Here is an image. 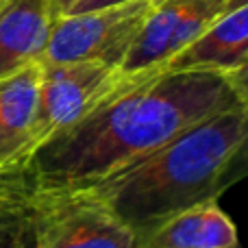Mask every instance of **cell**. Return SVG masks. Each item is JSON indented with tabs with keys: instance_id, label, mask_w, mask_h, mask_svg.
<instances>
[{
	"instance_id": "10",
	"label": "cell",
	"mask_w": 248,
	"mask_h": 248,
	"mask_svg": "<svg viewBox=\"0 0 248 248\" xmlns=\"http://www.w3.org/2000/svg\"><path fill=\"white\" fill-rule=\"evenodd\" d=\"M133 248H242L237 227L218 198L198 202L135 235Z\"/></svg>"
},
{
	"instance_id": "6",
	"label": "cell",
	"mask_w": 248,
	"mask_h": 248,
	"mask_svg": "<svg viewBox=\"0 0 248 248\" xmlns=\"http://www.w3.org/2000/svg\"><path fill=\"white\" fill-rule=\"evenodd\" d=\"M237 2L242 0H155L140 37L120 65L122 74L161 70Z\"/></svg>"
},
{
	"instance_id": "4",
	"label": "cell",
	"mask_w": 248,
	"mask_h": 248,
	"mask_svg": "<svg viewBox=\"0 0 248 248\" xmlns=\"http://www.w3.org/2000/svg\"><path fill=\"white\" fill-rule=\"evenodd\" d=\"M155 0H128L105 9L59 13L39 61L74 63L98 61L120 68L137 42Z\"/></svg>"
},
{
	"instance_id": "9",
	"label": "cell",
	"mask_w": 248,
	"mask_h": 248,
	"mask_svg": "<svg viewBox=\"0 0 248 248\" xmlns=\"http://www.w3.org/2000/svg\"><path fill=\"white\" fill-rule=\"evenodd\" d=\"M57 17L55 0H0V78L42 59Z\"/></svg>"
},
{
	"instance_id": "1",
	"label": "cell",
	"mask_w": 248,
	"mask_h": 248,
	"mask_svg": "<svg viewBox=\"0 0 248 248\" xmlns=\"http://www.w3.org/2000/svg\"><path fill=\"white\" fill-rule=\"evenodd\" d=\"M246 103V74L148 70L126 74L83 120L33 153V192L96 187L218 111Z\"/></svg>"
},
{
	"instance_id": "11",
	"label": "cell",
	"mask_w": 248,
	"mask_h": 248,
	"mask_svg": "<svg viewBox=\"0 0 248 248\" xmlns=\"http://www.w3.org/2000/svg\"><path fill=\"white\" fill-rule=\"evenodd\" d=\"M0 248H35L33 187L26 172L0 183Z\"/></svg>"
},
{
	"instance_id": "5",
	"label": "cell",
	"mask_w": 248,
	"mask_h": 248,
	"mask_svg": "<svg viewBox=\"0 0 248 248\" xmlns=\"http://www.w3.org/2000/svg\"><path fill=\"white\" fill-rule=\"evenodd\" d=\"M124 78L126 74H122L120 68L98 61H74V63L42 61L33 153L52 135L83 120L92 109H96L122 85Z\"/></svg>"
},
{
	"instance_id": "12",
	"label": "cell",
	"mask_w": 248,
	"mask_h": 248,
	"mask_svg": "<svg viewBox=\"0 0 248 248\" xmlns=\"http://www.w3.org/2000/svg\"><path fill=\"white\" fill-rule=\"evenodd\" d=\"M74 2H77V0H55V7H57V11L59 13H65Z\"/></svg>"
},
{
	"instance_id": "13",
	"label": "cell",
	"mask_w": 248,
	"mask_h": 248,
	"mask_svg": "<svg viewBox=\"0 0 248 248\" xmlns=\"http://www.w3.org/2000/svg\"><path fill=\"white\" fill-rule=\"evenodd\" d=\"M16 174H17V172H16ZM9 176H13V174H2V176H0V183H4V181H7Z\"/></svg>"
},
{
	"instance_id": "2",
	"label": "cell",
	"mask_w": 248,
	"mask_h": 248,
	"mask_svg": "<svg viewBox=\"0 0 248 248\" xmlns=\"http://www.w3.org/2000/svg\"><path fill=\"white\" fill-rule=\"evenodd\" d=\"M246 137L248 107L240 103L189 126L94 189L137 235L179 211L218 198L233 183Z\"/></svg>"
},
{
	"instance_id": "8",
	"label": "cell",
	"mask_w": 248,
	"mask_h": 248,
	"mask_svg": "<svg viewBox=\"0 0 248 248\" xmlns=\"http://www.w3.org/2000/svg\"><path fill=\"white\" fill-rule=\"evenodd\" d=\"M248 61V0L220 16L207 31L166 61L161 70H205L220 74H246Z\"/></svg>"
},
{
	"instance_id": "3",
	"label": "cell",
	"mask_w": 248,
	"mask_h": 248,
	"mask_svg": "<svg viewBox=\"0 0 248 248\" xmlns=\"http://www.w3.org/2000/svg\"><path fill=\"white\" fill-rule=\"evenodd\" d=\"M35 248H133L135 233L94 187L33 192Z\"/></svg>"
},
{
	"instance_id": "7",
	"label": "cell",
	"mask_w": 248,
	"mask_h": 248,
	"mask_svg": "<svg viewBox=\"0 0 248 248\" xmlns=\"http://www.w3.org/2000/svg\"><path fill=\"white\" fill-rule=\"evenodd\" d=\"M42 85V61L0 78V176L26 172Z\"/></svg>"
}]
</instances>
